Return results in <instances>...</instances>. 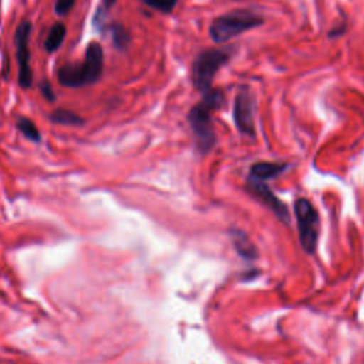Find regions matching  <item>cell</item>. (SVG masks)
<instances>
[{
	"label": "cell",
	"mask_w": 364,
	"mask_h": 364,
	"mask_svg": "<svg viewBox=\"0 0 364 364\" xmlns=\"http://www.w3.org/2000/svg\"><path fill=\"white\" fill-rule=\"evenodd\" d=\"M233 119L242 134L255 135V98L246 87L240 88L235 97Z\"/></svg>",
	"instance_id": "obj_7"
},
{
	"label": "cell",
	"mask_w": 364,
	"mask_h": 364,
	"mask_svg": "<svg viewBox=\"0 0 364 364\" xmlns=\"http://www.w3.org/2000/svg\"><path fill=\"white\" fill-rule=\"evenodd\" d=\"M109 33H111L112 43H114L115 48H118V50H125L128 47V44L131 43V37H129L128 31L119 23L111 24L109 26Z\"/></svg>",
	"instance_id": "obj_12"
},
{
	"label": "cell",
	"mask_w": 364,
	"mask_h": 364,
	"mask_svg": "<svg viewBox=\"0 0 364 364\" xmlns=\"http://www.w3.org/2000/svg\"><path fill=\"white\" fill-rule=\"evenodd\" d=\"M230 58V53L225 48H206L200 51L192 63V84L193 87L205 94L212 90V81L215 74L222 65Z\"/></svg>",
	"instance_id": "obj_4"
},
{
	"label": "cell",
	"mask_w": 364,
	"mask_h": 364,
	"mask_svg": "<svg viewBox=\"0 0 364 364\" xmlns=\"http://www.w3.org/2000/svg\"><path fill=\"white\" fill-rule=\"evenodd\" d=\"M65 34H67V28H65L64 23H61V21L54 23V24L51 26L48 34H47L46 41H44V48H46V51H47V53H54V51H57V50L61 47V44H63V41H64V38H65Z\"/></svg>",
	"instance_id": "obj_10"
},
{
	"label": "cell",
	"mask_w": 364,
	"mask_h": 364,
	"mask_svg": "<svg viewBox=\"0 0 364 364\" xmlns=\"http://www.w3.org/2000/svg\"><path fill=\"white\" fill-rule=\"evenodd\" d=\"M104 68V51L102 47L92 41L85 48L84 60L81 63L63 64L57 71V80L63 87L81 88L95 84Z\"/></svg>",
	"instance_id": "obj_1"
},
{
	"label": "cell",
	"mask_w": 364,
	"mask_h": 364,
	"mask_svg": "<svg viewBox=\"0 0 364 364\" xmlns=\"http://www.w3.org/2000/svg\"><path fill=\"white\" fill-rule=\"evenodd\" d=\"M31 23L24 20L18 24L14 33V44H16V57L18 64V77L17 82L20 88L27 90L33 84V71L30 68V33H31Z\"/></svg>",
	"instance_id": "obj_6"
},
{
	"label": "cell",
	"mask_w": 364,
	"mask_h": 364,
	"mask_svg": "<svg viewBox=\"0 0 364 364\" xmlns=\"http://www.w3.org/2000/svg\"><path fill=\"white\" fill-rule=\"evenodd\" d=\"M247 186H249V191L257 199H260L272 212H274L282 220H284V222L289 220V210H287L286 205L269 189V186L264 182L249 179Z\"/></svg>",
	"instance_id": "obj_8"
},
{
	"label": "cell",
	"mask_w": 364,
	"mask_h": 364,
	"mask_svg": "<svg viewBox=\"0 0 364 364\" xmlns=\"http://www.w3.org/2000/svg\"><path fill=\"white\" fill-rule=\"evenodd\" d=\"M263 23V18L249 10H233L230 13L216 17L209 27V36L213 43L222 44L230 38L259 27Z\"/></svg>",
	"instance_id": "obj_3"
},
{
	"label": "cell",
	"mask_w": 364,
	"mask_h": 364,
	"mask_svg": "<svg viewBox=\"0 0 364 364\" xmlns=\"http://www.w3.org/2000/svg\"><path fill=\"white\" fill-rule=\"evenodd\" d=\"M141 1L145 6H148L151 9H155L161 13H166V14L171 13L175 9L176 3H178V0H141Z\"/></svg>",
	"instance_id": "obj_15"
},
{
	"label": "cell",
	"mask_w": 364,
	"mask_h": 364,
	"mask_svg": "<svg viewBox=\"0 0 364 364\" xmlns=\"http://www.w3.org/2000/svg\"><path fill=\"white\" fill-rule=\"evenodd\" d=\"M115 1L117 0H102V6L97 10V13H95V21H100V18H101V14L104 13L102 10H108V9H111L114 4H115Z\"/></svg>",
	"instance_id": "obj_18"
},
{
	"label": "cell",
	"mask_w": 364,
	"mask_h": 364,
	"mask_svg": "<svg viewBox=\"0 0 364 364\" xmlns=\"http://www.w3.org/2000/svg\"><path fill=\"white\" fill-rule=\"evenodd\" d=\"M16 127H17L18 131H20L26 138H28L30 141L38 142V141L41 139L37 127L34 125V122H33L30 118H27V117H18L17 121H16Z\"/></svg>",
	"instance_id": "obj_13"
},
{
	"label": "cell",
	"mask_w": 364,
	"mask_h": 364,
	"mask_svg": "<svg viewBox=\"0 0 364 364\" xmlns=\"http://www.w3.org/2000/svg\"><path fill=\"white\" fill-rule=\"evenodd\" d=\"M75 0H55L54 11L57 16H65L73 9Z\"/></svg>",
	"instance_id": "obj_16"
},
{
	"label": "cell",
	"mask_w": 364,
	"mask_h": 364,
	"mask_svg": "<svg viewBox=\"0 0 364 364\" xmlns=\"http://www.w3.org/2000/svg\"><path fill=\"white\" fill-rule=\"evenodd\" d=\"M38 90H40V92L44 95V98L48 100L50 102L55 100V95H54V91H53V88H51V84H50L47 80H44V81L40 82Z\"/></svg>",
	"instance_id": "obj_17"
},
{
	"label": "cell",
	"mask_w": 364,
	"mask_h": 364,
	"mask_svg": "<svg viewBox=\"0 0 364 364\" xmlns=\"http://www.w3.org/2000/svg\"><path fill=\"white\" fill-rule=\"evenodd\" d=\"M235 246L237 252L245 257V259H255L256 257V249L252 245V242L242 233L237 232L235 233Z\"/></svg>",
	"instance_id": "obj_14"
},
{
	"label": "cell",
	"mask_w": 364,
	"mask_h": 364,
	"mask_svg": "<svg viewBox=\"0 0 364 364\" xmlns=\"http://www.w3.org/2000/svg\"><path fill=\"white\" fill-rule=\"evenodd\" d=\"M294 215L300 243L307 253H313L318 237V213L309 199L299 198L294 202Z\"/></svg>",
	"instance_id": "obj_5"
},
{
	"label": "cell",
	"mask_w": 364,
	"mask_h": 364,
	"mask_svg": "<svg viewBox=\"0 0 364 364\" xmlns=\"http://www.w3.org/2000/svg\"><path fill=\"white\" fill-rule=\"evenodd\" d=\"M223 102L225 95L220 90H209L188 114V121L193 131L196 146L203 154L212 149L216 142V135L212 125V112L219 109Z\"/></svg>",
	"instance_id": "obj_2"
},
{
	"label": "cell",
	"mask_w": 364,
	"mask_h": 364,
	"mask_svg": "<svg viewBox=\"0 0 364 364\" xmlns=\"http://www.w3.org/2000/svg\"><path fill=\"white\" fill-rule=\"evenodd\" d=\"M50 121H53L54 124H60V125H75V127L84 124V119L78 114H75L70 109H65V108L54 109L50 114Z\"/></svg>",
	"instance_id": "obj_11"
},
{
	"label": "cell",
	"mask_w": 364,
	"mask_h": 364,
	"mask_svg": "<svg viewBox=\"0 0 364 364\" xmlns=\"http://www.w3.org/2000/svg\"><path fill=\"white\" fill-rule=\"evenodd\" d=\"M287 168L283 162H256L252 165L249 172V179L266 182L267 179L279 176Z\"/></svg>",
	"instance_id": "obj_9"
}]
</instances>
